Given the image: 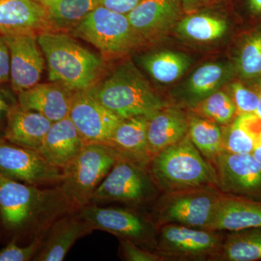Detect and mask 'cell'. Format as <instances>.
I'll list each match as a JSON object with an SVG mask.
<instances>
[{
    "label": "cell",
    "instance_id": "1",
    "mask_svg": "<svg viewBox=\"0 0 261 261\" xmlns=\"http://www.w3.org/2000/svg\"><path fill=\"white\" fill-rule=\"evenodd\" d=\"M78 210L58 185L41 188L0 175V226L10 240L32 241L58 218Z\"/></svg>",
    "mask_w": 261,
    "mask_h": 261
},
{
    "label": "cell",
    "instance_id": "2",
    "mask_svg": "<svg viewBox=\"0 0 261 261\" xmlns=\"http://www.w3.org/2000/svg\"><path fill=\"white\" fill-rule=\"evenodd\" d=\"M47 63L50 82L73 92L87 90L97 82L103 69L100 56L83 47L66 32L47 31L37 35Z\"/></svg>",
    "mask_w": 261,
    "mask_h": 261
},
{
    "label": "cell",
    "instance_id": "3",
    "mask_svg": "<svg viewBox=\"0 0 261 261\" xmlns=\"http://www.w3.org/2000/svg\"><path fill=\"white\" fill-rule=\"evenodd\" d=\"M87 91L123 119L140 116L149 118L167 106L130 62L118 65Z\"/></svg>",
    "mask_w": 261,
    "mask_h": 261
},
{
    "label": "cell",
    "instance_id": "4",
    "mask_svg": "<svg viewBox=\"0 0 261 261\" xmlns=\"http://www.w3.org/2000/svg\"><path fill=\"white\" fill-rule=\"evenodd\" d=\"M149 166L156 185L166 192L202 187L219 189L215 168L204 159L188 134L152 156Z\"/></svg>",
    "mask_w": 261,
    "mask_h": 261
},
{
    "label": "cell",
    "instance_id": "5",
    "mask_svg": "<svg viewBox=\"0 0 261 261\" xmlns=\"http://www.w3.org/2000/svg\"><path fill=\"white\" fill-rule=\"evenodd\" d=\"M120 157L119 152L108 144L85 143L76 157L63 168L58 186L77 208L89 205Z\"/></svg>",
    "mask_w": 261,
    "mask_h": 261
},
{
    "label": "cell",
    "instance_id": "6",
    "mask_svg": "<svg viewBox=\"0 0 261 261\" xmlns=\"http://www.w3.org/2000/svg\"><path fill=\"white\" fill-rule=\"evenodd\" d=\"M72 35L97 48L102 56H123L145 44L127 15L98 5L70 31Z\"/></svg>",
    "mask_w": 261,
    "mask_h": 261
},
{
    "label": "cell",
    "instance_id": "7",
    "mask_svg": "<svg viewBox=\"0 0 261 261\" xmlns=\"http://www.w3.org/2000/svg\"><path fill=\"white\" fill-rule=\"evenodd\" d=\"M221 192L216 188L188 189L166 192L156 204L158 224H179L207 229Z\"/></svg>",
    "mask_w": 261,
    "mask_h": 261
},
{
    "label": "cell",
    "instance_id": "8",
    "mask_svg": "<svg viewBox=\"0 0 261 261\" xmlns=\"http://www.w3.org/2000/svg\"><path fill=\"white\" fill-rule=\"evenodd\" d=\"M156 189L145 166L121 156L94 192L91 203L119 202L140 205L153 198Z\"/></svg>",
    "mask_w": 261,
    "mask_h": 261
},
{
    "label": "cell",
    "instance_id": "9",
    "mask_svg": "<svg viewBox=\"0 0 261 261\" xmlns=\"http://www.w3.org/2000/svg\"><path fill=\"white\" fill-rule=\"evenodd\" d=\"M79 212L93 231H107L118 238L129 240L143 248L157 247V233L153 224L139 213L92 204L81 207Z\"/></svg>",
    "mask_w": 261,
    "mask_h": 261
},
{
    "label": "cell",
    "instance_id": "10",
    "mask_svg": "<svg viewBox=\"0 0 261 261\" xmlns=\"http://www.w3.org/2000/svg\"><path fill=\"white\" fill-rule=\"evenodd\" d=\"M0 175L27 185L51 186L61 183L63 170L49 164L37 150L0 137Z\"/></svg>",
    "mask_w": 261,
    "mask_h": 261
},
{
    "label": "cell",
    "instance_id": "11",
    "mask_svg": "<svg viewBox=\"0 0 261 261\" xmlns=\"http://www.w3.org/2000/svg\"><path fill=\"white\" fill-rule=\"evenodd\" d=\"M160 226L156 248L164 258H216L222 245L216 231L179 224Z\"/></svg>",
    "mask_w": 261,
    "mask_h": 261
},
{
    "label": "cell",
    "instance_id": "12",
    "mask_svg": "<svg viewBox=\"0 0 261 261\" xmlns=\"http://www.w3.org/2000/svg\"><path fill=\"white\" fill-rule=\"evenodd\" d=\"M213 161L221 193L261 201V164L251 154L223 151Z\"/></svg>",
    "mask_w": 261,
    "mask_h": 261
},
{
    "label": "cell",
    "instance_id": "13",
    "mask_svg": "<svg viewBox=\"0 0 261 261\" xmlns=\"http://www.w3.org/2000/svg\"><path fill=\"white\" fill-rule=\"evenodd\" d=\"M68 117L84 143L108 145L113 132L123 120L98 102L87 90L73 93Z\"/></svg>",
    "mask_w": 261,
    "mask_h": 261
},
{
    "label": "cell",
    "instance_id": "14",
    "mask_svg": "<svg viewBox=\"0 0 261 261\" xmlns=\"http://www.w3.org/2000/svg\"><path fill=\"white\" fill-rule=\"evenodd\" d=\"M37 35L28 33L3 36L9 48L10 82L15 93L32 88L42 78L45 59Z\"/></svg>",
    "mask_w": 261,
    "mask_h": 261
},
{
    "label": "cell",
    "instance_id": "15",
    "mask_svg": "<svg viewBox=\"0 0 261 261\" xmlns=\"http://www.w3.org/2000/svg\"><path fill=\"white\" fill-rule=\"evenodd\" d=\"M181 0H143L127 14L130 25L144 42L157 39L177 23Z\"/></svg>",
    "mask_w": 261,
    "mask_h": 261
},
{
    "label": "cell",
    "instance_id": "16",
    "mask_svg": "<svg viewBox=\"0 0 261 261\" xmlns=\"http://www.w3.org/2000/svg\"><path fill=\"white\" fill-rule=\"evenodd\" d=\"M93 231L78 211L58 218L46 231L42 245L33 260H64L75 242Z\"/></svg>",
    "mask_w": 261,
    "mask_h": 261
},
{
    "label": "cell",
    "instance_id": "17",
    "mask_svg": "<svg viewBox=\"0 0 261 261\" xmlns=\"http://www.w3.org/2000/svg\"><path fill=\"white\" fill-rule=\"evenodd\" d=\"M51 31L47 10L35 0H0V34Z\"/></svg>",
    "mask_w": 261,
    "mask_h": 261
},
{
    "label": "cell",
    "instance_id": "18",
    "mask_svg": "<svg viewBox=\"0 0 261 261\" xmlns=\"http://www.w3.org/2000/svg\"><path fill=\"white\" fill-rule=\"evenodd\" d=\"M261 227V201L221 194L207 229L238 231Z\"/></svg>",
    "mask_w": 261,
    "mask_h": 261
},
{
    "label": "cell",
    "instance_id": "19",
    "mask_svg": "<svg viewBox=\"0 0 261 261\" xmlns=\"http://www.w3.org/2000/svg\"><path fill=\"white\" fill-rule=\"evenodd\" d=\"M74 92L57 82L39 83L19 92L18 105L40 113L54 123L68 116Z\"/></svg>",
    "mask_w": 261,
    "mask_h": 261
},
{
    "label": "cell",
    "instance_id": "20",
    "mask_svg": "<svg viewBox=\"0 0 261 261\" xmlns=\"http://www.w3.org/2000/svg\"><path fill=\"white\" fill-rule=\"evenodd\" d=\"M84 144L68 116L53 123L37 151L51 166L63 170L80 153Z\"/></svg>",
    "mask_w": 261,
    "mask_h": 261
},
{
    "label": "cell",
    "instance_id": "21",
    "mask_svg": "<svg viewBox=\"0 0 261 261\" xmlns=\"http://www.w3.org/2000/svg\"><path fill=\"white\" fill-rule=\"evenodd\" d=\"M3 138L25 148L38 150L53 122L35 111H29L19 105L10 106L6 115Z\"/></svg>",
    "mask_w": 261,
    "mask_h": 261
},
{
    "label": "cell",
    "instance_id": "22",
    "mask_svg": "<svg viewBox=\"0 0 261 261\" xmlns=\"http://www.w3.org/2000/svg\"><path fill=\"white\" fill-rule=\"evenodd\" d=\"M186 113L176 107H166L149 118L148 150L151 158L160 151L182 140L188 134Z\"/></svg>",
    "mask_w": 261,
    "mask_h": 261
},
{
    "label": "cell",
    "instance_id": "23",
    "mask_svg": "<svg viewBox=\"0 0 261 261\" xmlns=\"http://www.w3.org/2000/svg\"><path fill=\"white\" fill-rule=\"evenodd\" d=\"M149 118L140 116L122 120L113 132L109 145L122 158L147 165L151 159L148 150L147 128Z\"/></svg>",
    "mask_w": 261,
    "mask_h": 261
},
{
    "label": "cell",
    "instance_id": "24",
    "mask_svg": "<svg viewBox=\"0 0 261 261\" xmlns=\"http://www.w3.org/2000/svg\"><path fill=\"white\" fill-rule=\"evenodd\" d=\"M261 132L255 114H239L222 128V149L233 154H251Z\"/></svg>",
    "mask_w": 261,
    "mask_h": 261
},
{
    "label": "cell",
    "instance_id": "25",
    "mask_svg": "<svg viewBox=\"0 0 261 261\" xmlns=\"http://www.w3.org/2000/svg\"><path fill=\"white\" fill-rule=\"evenodd\" d=\"M51 31L72 30L98 6L97 0H42Z\"/></svg>",
    "mask_w": 261,
    "mask_h": 261
},
{
    "label": "cell",
    "instance_id": "26",
    "mask_svg": "<svg viewBox=\"0 0 261 261\" xmlns=\"http://www.w3.org/2000/svg\"><path fill=\"white\" fill-rule=\"evenodd\" d=\"M233 69L230 65L210 63L202 65L194 72L187 84V93L196 103L219 91L225 83L231 80Z\"/></svg>",
    "mask_w": 261,
    "mask_h": 261
},
{
    "label": "cell",
    "instance_id": "27",
    "mask_svg": "<svg viewBox=\"0 0 261 261\" xmlns=\"http://www.w3.org/2000/svg\"><path fill=\"white\" fill-rule=\"evenodd\" d=\"M141 64L156 82L171 84L185 74L190 66V59L183 53L160 51L141 58Z\"/></svg>",
    "mask_w": 261,
    "mask_h": 261
},
{
    "label": "cell",
    "instance_id": "28",
    "mask_svg": "<svg viewBox=\"0 0 261 261\" xmlns=\"http://www.w3.org/2000/svg\"><path fill=\"white\" fill-rule=\"evenodd\" d=\"M216 258L226 261L261 260V227L232 231L223 242Z\"/></svg>",
    "mask_w": 261,
    "mask_h": 261
},
{
    "label": "cell",
    "instance_id": "29",
    "mask_svg": "<svg viewBox=\"0 0 261 261\" xmlns=\"http://www.w3.org/2000/svg\"><path fill=\"white\" fill-rule=\"evenodd\" d=\"M188 136L201 154L211 161L223 152L222 128L212 120L190 117Z\"/></svg>",
    "mask_w": 261,
    "mask_h": 261
},
{
    "label": "cell",
    "instance_id": "30",
    "mask_svg": "<svg viewBox=\"0 0 261 261\" xmlns=\"http://www.w3.org/2000/svg\"><path fill=\"white\" fill-rule=\"evenodd\" d=\"M228 24L224 19L207 14L191 15L177 23L176 30L182 37L197 42L217 40L224 35Z\"/></svg>",
    "mask_w": 261,
    "mask_h": 261
},
{
    "label": "cell",
    "instance_id": "31",
    "mask_svg": "<svg viewBox=\"0 0 261 261\" xmlns=\"http://www.w3.org/2000/svg\"><path fill=\"white\" fill-rule=\"evenodd\" d=\"M195 111L201 116L225 126L237 116V108L232 98L219 90L197 103Z\"/></svg>",
    "mask_w": 261,
    "mask_h": 261
},
{
    "label": "cell",
    "instance_id": "32",
    "mask_svg": "<svg viewBox=\"0 0 261 261\" xmlns=\"http://www.w3.org/2000/svg\"><path fill=\"white\" fill-rule=\"evenodd\" d=\"M237 70L245 80L261 77V30L245 39L239 51Z\"/></svg>",
    "mask_w": 261,
    "mask_h": 261
},
{
    "label": "cell",
    "instance_id": "33",
    "mask_svg": "<svg viewBox=\"0 0 261 261\" xmlns=\"http://www.w3.org/2000/svg\"><path fill=\"white\" fill-rule=\"evenodd\" d=\"M231 98L237 108V115L255 114L259 105V94L255 89L247 87L240 82L231 85Z\"/></svg>",
    "mask_w": 261,
    "mask_h": 261
},
{
    "label": "cell",
    "instance_id": "34",
    "mask_svg": "<svg viewBox=\"0 0 261 261\" xmlns=\"http://www.w3.org/2000/svg\"><path fill=\"white\" fill-rule=\"evenodd\" d=\"M44 235L34 238L27 246H20L18 242L10 240L6 246L0 250V261L33 260L40 248Z\"/></svg>",
    "mask_w": 261,
    "mask_h": 261
},
{
    "label": "cell",
    "instance_id": "35",
    "mask_svg": "<svg viewBox=\"0 0 261 261\" xmlns=\"http://www.w3.org/2000/svg\"><path fill=\"white\" fill-rule=\"evenodd\" d=\"M122 257L128 261H160L164 258L159 253L145 250L129 240L118 238Z\"/></svg>",
    "mask_w": 261,
    "mask_h": 261
},
{
    "label": "cell",
    "instance_id": "36",
    "mask_svg": "<svg viewBox=\"0 0 261 261\" xmlns=\"http://www.w3.org/2000/svg\"><path fill=\"white\" fill-rule=\"evenodd\" d=\"M143 0H97L98 5L127 15Z\"/></svg>",
    "mask_w": 261,
    "mask_h": 261
},
{
    "label": "cell",
    "instance_id": "37",
    "mask_svg": "<svg viewBox=\"0 0 261 261\" xmlns=\"http://www.w3.org/2000/svg\"><path fill=\"white\" fill-rule=\"evenodd\" d=\"M10 56L4 37L0 34V84L10 82Z\"/></svg>",
    "mask_w": 261,
    "mask_h": 261
},
{
    "label": "cell",
    "instance_id": "38",
    "mask_svg": "<svg viewBox=\"0 0 261 261\" xmlns=\"http://www.w3.org/2000/svg\"><path fill=\"white\" fill-rule=\"evenodd\" d=\"M251 154L253 156L254 159L261 164V132L257 136L256 142H255Z\"/></svg>",
    "mask_w": 261,
    "mask_h": 261
},
{
    "label": "cell",
    "instance_id": "39",
    "mask_svg": "<svg viewBox=\"0 0 261 261\" xmlns=\"http://www.w3.org/2000/svg\"><path fill=\"white\" fill-rule=\"evenodd\" d=\"M10 106L0 94V120L3 116H6L7 113L9 111Z\"/></svg>",
    "mask_w": 261,
    "mask_h": 261
},
{
    "label": "cell",
    "instance_id": "40",
    "mask_svg": "<svg viewBox=\"0 0 261 261\" xmlns=\"http://www.w3.org/2000/svg\"><path fill=\"white\" fill-rule=\"evenodd\" d=\"M249 6L251 11L255 14L261 13V0H248Z\"/></svg>",
    "mask_w": 261,
    "mask_h": 261
},
{
    "label": "cell",
    "instance_id": "41",
    "mask_svg": "<svg viewBox=\"0 0 261 261\" xmlns=\"http://www.w3.org/2000/svg\"><path fill=\"white\" fill-rule=\"evenodd\" d=\"M257 89L259 94V105L255 115L261 120V78L257 85Z\"/></svg>",
    "mask_w": 261,
    "mask_h": 261
},
{
    "label": "cell",
    "instance_id": "42",
    "mask_svg": "<svg viewBox=\"0 0 261 261\" xmlns=\"http://www.w3.org/2000/svg\"><path fill=\"white\" fill-rule=\"evenodd\" d=\"M199 1H202V0H181V3L185 5H190Z\"/></svg>",
    "mask_w": 261,
    "mask_h": 261
},
{
    "label": "cell",
    "instance_id": "43",
    "mask_svg": "<svg viewBox=\"0 0 261 261\" xmlns=\"http://www.w3.org/2000/svg\"><path fill=\"white\" fill-rule=\"evenodd\" d=\"M35 1L39 2V3H40L41 1H42V0H35Z\"/></svg>",
    "mask_w": 261,
    "mask_h": 261
}]
</instances>
